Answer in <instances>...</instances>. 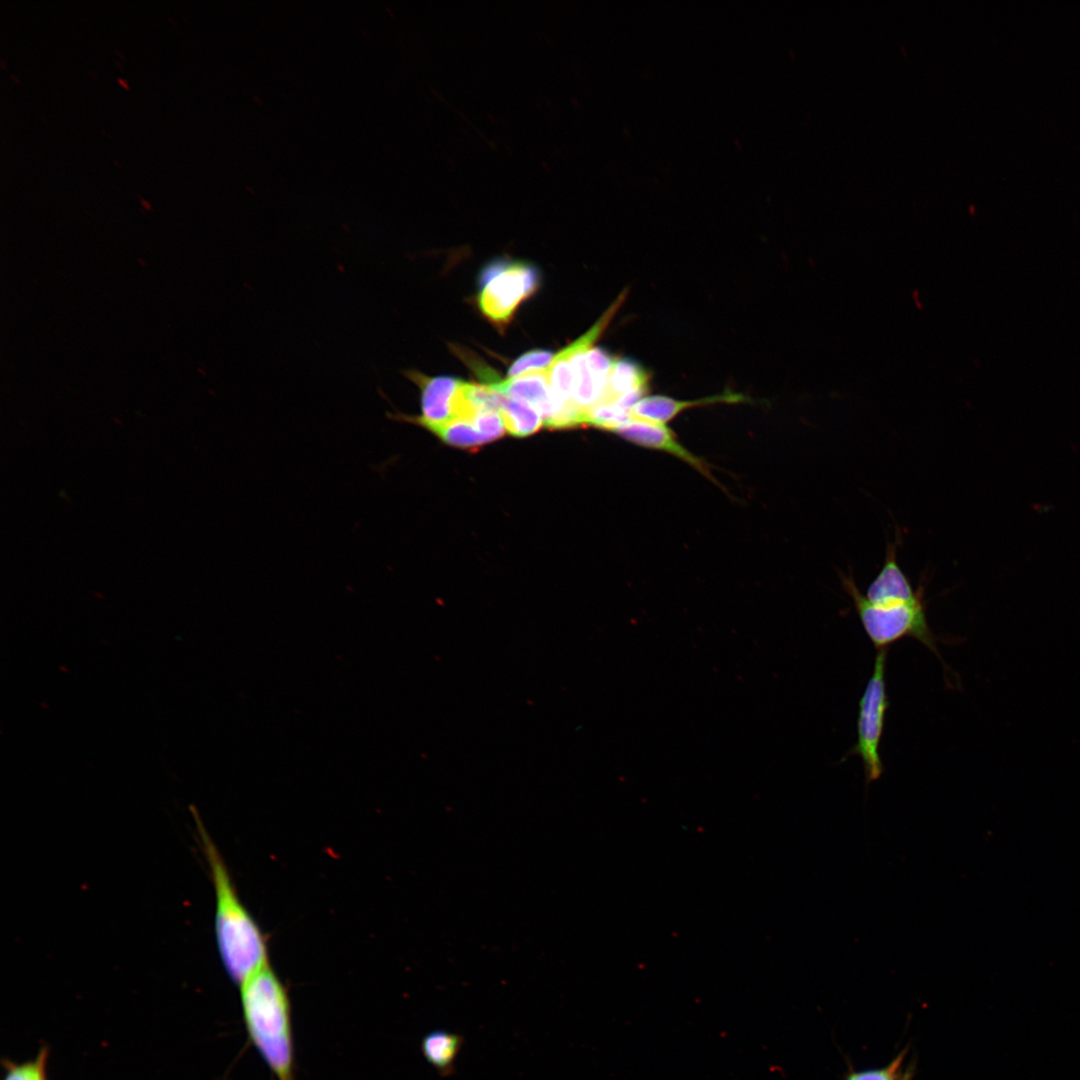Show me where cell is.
I'll return each instance as SVG.
<instances>
[{"instance_id": "6da1fadb", "label": "cell", "mask_w": 1080, "mask_h": 1080, "mask_svg": "<svg viewBox=\"0 0 1080 1080\" xmlns=\"http://www.w3.org/2000/svg\"><path fill=\"white\" fill-rule=\"evenodd\" d=\"M215 893V937L226 972L240 986L269 963L264 934L241 901L222 855L196 812L193 813Z\"/></svg>"}, {"instance_id": "7a4b0ae2", "label": "cell", "mask_w": 1080, "mask_h": 1080, "mask_svg": "<svg viewBox=\"0 0 1080 1080\" xmlns=\"http://www.w3.org/2000/svg\"><path fill=\"white\" fill-rule=\"evenodd\" d=\"M239 988L249 1040L277 1080H295L291 1003L286 986L268 963Z\"/></svg>"}, {"instance_id": "3957f363", "label": "cell", "mask_w": 1080, "mask_h": 1080, "mask_svg": "<svg viewBox=\"0 0 1080 1080\" xmlns=\"http://www.w3.org/2000/svg\"><path fill=\"white\" fill-rule=\"evenodd\" d=\"M841 583L851 597L862 627L878 649L911 637L922 643L941 660L938 638L929 627L924 595L914 602L879 605L869 602L857 587L852 575L839 573Z\"/></svg>"}, {"instance_id": "277c9868", "label": "cell", "mask_w": 1080, "mask_h": 1080, "mask_svg": "<svg viewBox=\"0 0 1080 1080\" xmlns=\"http://www.w3.org/2000/svg\"><path fill=\"white\" fill-rule=\"evenodd\" d=\"M888 649L878 650L873 671L858 705L857 740L846 754L862 760L866 785L881 778L884 766L880 755L889 698L885 671Z\"/></svg>"}, {"instance_id": "5b68a950", "label": "cell", "mask_w": 1080, "mask_h": 1080, "mask_svg": "<svg viewBox=\"0 0 1080 1080\" xmlns=\"http://www.w3.org/2000/svg\"><path fill=\"white\" fill-rule=\"evenodd\" d=\"M478 304L492 322L503 325L539 284L537 269L528 263L496 260L485 266L479 278Z\"/></svg>"}, {"instance_id": "8992f818", "label": "cell", "mask_w": 1080, "mask_h": 1080, "mask_svg": "<svg viewBox=\"0 0 1080 1080\" xmlns=\"http://www.w3.org/2000/svg\"><path fill=\"white\" fill-rule=\"evenodd\" d=\"M403 374L420 389L421 414L387 413L388 418L417 424L431 432L456 419L461 380L446 376L428 377L417 370H405Z\"/></svg>"}, {"instance_id": "52a82bcc", "label": "cell", "mask_w": 1080, "mask_h": 1080, "mask_svg": "<svg viewBox=\"0 0 1080 1080\" xmlns=\"http://www.w3.org/2000/svg\"><path fill=\"white\" fill-rule=\"evenodd\" d=\"M613 432L623 439L641 447L670 453L685 461L705 477L719 485L710 472L709 465L681 445L674 432L664 423L650 421L631 415Z\"/></svg>"}, {"instance_id": "ba28073f", "label": "cell", "mask_w": 1080, "mask_h": 1080, "mask_svg": "<svg viewBox=\"0 0 1080 1080\" xmlns=\"http://www.w3.org/2000/svg\"><path fill=\"white\" fill-rule=\"evenodd\" d=\"M901 535L887 545L884 563L877 576L869 584L865 597L874 604L888 605L914 602L924 595L923 584L913 589L897 560V548Z\"/></svg>"}, {"instance_id": "9c48e42d", "label": "cell", "mask_w": 1080, "mask_h": 1080, "mask_svg": "<svg viewBox=\"0 0 1080 1080\" xmlns=\"http://www.w3.org/2000/svg\"><path fill=\"white\" fill-rule=\"evenodd\" d=\"M648 382V372L637 362L616 359L601 403H616L631 412L633 405L644 397Z\"/></svg>"}, {"instance_id": "30bf717a", "label": "cell", "mask_w": 1080, "mask_h": 1080, "mask_svg": "<svg viewBox=\"0 0 1080 1080\" xmlns=\"http://www.w3.org/2000/svg\"><path fill=\"white\" fill-rule=\"evenodd\" d=\"M745 401V397L738 393L726 392L697 400H676L663 395L644 396L631 408V415L650 421L666 423L676 417L680 412L694 408L718 403H738Z\"/></svg>"}, {"instance_id": "8fae6325", "label": "cell", "mask_w": 1080, "mask_h": 1080, "mask_svg": "<svg viewBox=\"0 0 1080 1080\" xmlns=\"http://www.w3.org/2000/svg\"><path fill=\"white\" fill-rule=\"evenodd\" d=\"M464 1043V1038L457 1033L438 1029L425 1034L420 1043L425 1060L442 1077L455 1073V1061Z\"/></svg>"}, {"instance_id": "7c38bea8", "label": "cell", "mask_w": 1080, "mask_h": 1080, "mask_svg": "<svg viewBox=\"0 0 1080 1080\" xmlns=\"http://www.w3.org/2000/svg\"><path fill=\"white\" fill-rule=\"evenodd\" d=\"M506 430L516 437L537 432L544 424L541 414L529 404L505 396L500 408Z\"/></svg>"}, {"instance_id": "4fadbf2b", "label": "cell", "mask_w": 1080, "mask_h": 1080, "mask_svg": "<svg viewBox=\"0 0 1080 1080\" xmlns=\"http://www.w3.org/2000/svg\"><path fill=\"white\" fill-rule=\"evenodd\" d=\"M445 443L462 449L474 450L488 443L470 420L455 419L434 432Z\"/></svg>"}, {"instance_id": "5bb4252c", "label": "cell", "mask_w": 1080, "mask_h": 1080, "mask_svg": "<svg viewBox=\"0 0 1080 1080\" xmlns=\"http://www.w3.org/2000/svg\"><path fill=\"white\" fill-rule=\"evenodd\" d=\"M47 1059L48 1049L43 1047L34 1059L27 1062L18 1064L6 1061L4 1080H47Z\"/></svg>"}, {"instance_id": "9a60e30c", "label": "cell", "mask_w": 1080, "mask_h": 1080, "mask_svg": "<svg viewBox=\"0 0 1080 1080\" xmlns=\"http://www.w3.org/2000/svg\"><path fill=\"white\" fill-rule=\"evenodd\" d=\"M631 416L616 403H600L586 412V424L613 432Z\"/></svg>"}, {"instance_id": "2e32d148", "label": "cell", "mask_w": 1080, "mask_h": 1080, "mask_svg": "<svg viewBox=\"0 0 1080 1080\" xmlns=\"http://www.w3.org/2000/svg\"><path fill=\"white\" fill-rule=\"evenodd\" d=\"M555 355L547 350H532L517 358L508 370L509 378H516L533 372L546 371Z\"/></svg>"}, {"instance_id": "e0dca14e", "label": "cell", "mask_w": 1080, "mask_h": 1080, "mask_svg": "<svg viewBox=\"0 0 1080 1080\" xmlns=\"http://www.w3.org/2000/svg\"><path fill=\"white\" fill-rule=\"evenodd\" d=\"M488 442L501 438L506 431L499 411H480L470 420Z\"/></svg>"}, {"instance_id": "ac0fdd59", "label": "cell", "mask_w": 1080, "mask_h": 1080, "mask_svg": "<svg viewBox=\"0 0 1080 1080\" xmlns=\"http://www.w3.org/2000/svg\"><path fill=\"white\" fill-rule=\"evenodd\" d=\"M902 1059L901 1054L885 1068L851 1073L847 1080H907L900 1075Z\"/></svg>"}, {"instance_id": "d6986e66", "label": "cell", "mask_w": 1080, "mask_h": 1080, "mask_svg": "<svg viewBox=\"0 0 1080 1080\" xmlns=\"http://www.w3.org/2000/svg\"><path fill=\"white\" fill-rule=\"evenodd\" d=\"M118 82H119V83H121L122 85H124L125 87H127V85L125 84V82L123 81V79H120V78H119V79H118Z\"/></svg>"}]
</instances>
